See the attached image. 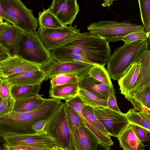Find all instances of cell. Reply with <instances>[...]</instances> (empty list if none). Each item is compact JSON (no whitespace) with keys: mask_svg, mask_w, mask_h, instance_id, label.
<instances>
[{"mask_svg":"<svg viewBox=\"0 0 150 150\" xmlns=\"http://www.w3.org/2000/svg\"><path fill=\"white\" fill-rule=\"evenodd\" d=\"M51 52L76 54L93 64L102 66L108 64L111 55L109 43L103 38L90 31L80 33L76 38Z\"/></svg>","mask_w":150,"mask_h":150,"instance_id":"cell-1","label":"cell"},{"mask_svg":"<svg viewBox=\"0 0 150 150\" xmlns=\"http://www.w3.org/2000/svg\"><path fill=\"white\" fill-rule=\"evenodd\" d=\"M52 113L50 106L46 101L30 111H12L0 116V134L6 135L35 133L32 126L39 121L48 120Z\"/></svg>","mask_w":150,"mask_h":150,"instance_id":"cell-2","label":"cell"},{"mask_svg":"<svg viewBox=\"0 0 150 150\" xmlns=\"http://www.w3.org/2000/svg\"><path fill=\"white\" fill-rule=\"evenodd\" d=\"M147 40L124 43L111 55L106 69L111 78L118 81L130 65L144 51L148 50Z\"/></svg>","mask_w":150,"mask_h":150,"instance_id":"cell-3","label":"cell"},{"mask_svg":"<svg viewBox=\"0 0 150 150\" xmlns=\"http://www.w3.org/2000/svg\"><path fill=\"white\" fill-rule=\"evenodd\" d=\"M44 130L59 150H75L73 137L66 119L65 103L61 102L48 119Z\"/></svg>","mask_w":150,"mask_h":150,"instance_id":"cell-4","label":"cell"},{"mask_svg":"<svg viewBox=\"0 0 150 150\" xmlns=\"http://www.w3.org/2000/svg\"><path fill=\"white\" fill-rule=\"evenodd\" d=\"M87 29L91 33L104 38L108 43L122 40L130 33L144 30L143 26L129 21L103 20L91 24Z\"/></svg>","mask_w":150,"mask_h":150,"instance_id":"cell-5","label":"cell"},{"mask_svg":"<svg viewBox=\"0 0 150 150\" xmlns=\"http://www.w3.org/2000/svg\"><path fill=\"white\" fill-rule=\"evenodd\" d=\"M18 55L39 66L48 63L52 57L43 45L36 30L24 31Z\"/></svg>","mask_w":150,"mask_h":150,"instance_id":"cell-6","label":"cell"},{"mask_svg":"<svg viewBox=\"0 0 150 150\" xmlns=\"http://www.w3.org/2000/svg\"><path fill=\"white\" fill-rule=\"evenodd\" d=\"M2 135L5 144L22 146L23 150H59L53 140L44 130L34 134Z\"/></svg>","mask_w":150,"mask_h":150,"instance_id":"cell-7","label":"cell"},{"mask_svg":"<svg viewBox=\"0 0 150 150\" xmlns=\"http://www.w3.org/2000/svg\"><path fill=\"white\" fill-rule=\"evenodd\" d=\"M4 10L13 20L15 26L23 31H36L38 19L33 10L27 8L21 0H0Z\"/></svg>","mask_w":150,"mask_h":150,"instance_id":"cell-8","label":"cell"},{"mask_svg":"<svg viewBox=\"0 0 150 150\" xmlns=\"http://www.w3.org/2000/svg\"><path fill=\"white\" fill-rule=\"evenodd\" d=\"M77 26H64L56 29L40 27L37 31L38 37L45 47L52 51L76 38L80 34Z\"/></svg>","mask_w":150,"mask_h":150,"instance_id":"cell-9","label":"cell"},{"mask_svg":"<svg viewBox=\"0 0 150 150\" xmlns=\"http://www.w3.org/2000/svg\"><path fill=\"white\" fill-rule=\"evenodd\" d=\"M93 109L97 119L111 136L117 137L129 123L125 114L113 110L107 106H96Z\"/></svg>","mask_w":150,"mask_h":150,"instance_id":"cell-10","label":"cell"},{"mask_svg":"<svg viewBox=\"0 0 150 150\" xmlns=\"http://www.w3.org/2000/svg\"><path fill=\"white\" fill-rule=\"evenodd\" d=\"M93 65L76 61L59 60L52 57L48 63L39 66L45 74L44 81L61 74H75L83 77L88 75Z\"/></svg>","mask_w":150,"mask_h":150,"instance_id":"cell-11","label":"cell"},{"mask_svg":"<svg viewBox=\"0 0 150 150\" xmlns=\"http://www.w3.org/2000/svg\"><path fill=\"white\" fill-rule=\"evenodd\" d=\"M48 9L64 26L71 25L79 11L77 0H53Z\"/></svg>","mask_w":150,"mask_h":150,"instance_id":"cell-12","label":"cell"},{"mask_svg":"<svg viewBox=\"0 0 150 150\" xmlns=\"http://www.w3.org/2000/svg\"><path fill=\"white\" fill-rule=\"evenodd\" d=\"M40 70L39 66L19 55L10 56L0 63V77L5 78L23 72Z\"/></svg>","mask_w":150,"mask_h":150,"instance_id":"cell-13","label":"cell"},{"mask_svg":"<svg viewBox=\"0 0 150 150\" xmlns=\"http://www.w3.org/2000/svg\"><path fill=\"white\" fill-rule=\"evenodd\" d=\"M73 137L75 150H96L101 146L97 138L86 126L76 129Z\"/></svg>","mask_w":150,"mask_h":150,"instance_id":"cell-14","label":"cell"},{"mask_svg":"<svg viewBox=\"0 0 150 150\" xmlns=\"http://www.w3.org/2000/svg\"><path fill=\"white\" fill-rule=\"evenodd\" d=\"M24 31L10 23L0 38V42L9 51L11 56L18 55Z\"/></svg>","mask_w":150,"mask_h":150,"instance_id":"cell-15","label":"cell"},{"mask_svg":"<svg viewBox=\"0 0 150 150\" xmlns=\"http://www.w3.org/2000/svg\"><path fill=\"white\" fill-rule=\"evenodd\" d=\"M141 55L130 65L118 81L120 93L124 96L127 95L136 87L141 66Z\"/></svg>","mask_w":150,"mask_h":150,"instance_id":"cell-16","label":"cell"},{"mask_svg":"<svg viewBox=\"0 0 150 150\" xmlns=\"http://www.w3.org/2000/svg\"><path fill=\"white\" fill-rule=\"evenodd\" d=\"M79 88L91 92L99 98L107 100L109 94L115 91L113 86L104 84L89 75L82 77L78 82Z\"/></svg>","mask_w":150,"mask_h":150,"instance_id":"cell-17","label":"cell"},{"mask_svg":"<svg viewBox=\"0 0 150 150\" xmlns=\"http://www.w3.org/2000/svg\"><path fill=\"white\" fill-rule=\"evenodd\" d=\"M45 74L41 70L22 72L5 78L11 86L34 85L42 83ZM5 78V77H4Z\"/></svg>","mask_w":150,"mask_h":150,"instance_id":"cell-18","label":"cell"},{"mask_svg":"<svg viewBox=\"0 0 150 150\" xmlns=\"http://www.w3.org/2000/svg\"><path fill=\"white\" fill-rule=\"evenodd\" d=\"M117 138L124 150H144L145 145L137 137L130 123Z\"/></svg>","mask_w":150,"mask_h":150,"instance_id":"cell-19","label":"cell"},{"mask_svg":"<svg viewBox=\"0 0 150 150\" xmlns=\"http://www.w3.org/2000/svg\"><path fill=\"white\" fill-rule=\"evenodd\" d=\"M125 97L133 105L136 111L150 114V82L141 91Z\"/></svg>","mask_w":150,"mask_h":150,"instance_id":"cell-20","label":"cell"},{"mask_svg":"<svg viewBox=\"0 0 150 150\" xmlns=\"http://www.w3.org/2000/svg\"><path fill=\"white\" fill-rule=\"evenodd\" d=\"M140 56L141 66L136 87L126 95H130L141 91L146 85L150 82V50H147L145 51Z\"/></svg>","mask_w":150,"mask_h":150,"instance_id":"cell-21","label":"cell"},{"mask_svg":"<svg viewBox=\"0 0 150 150\" xmlns=\"http://www.w3.org/2000/svg\"><path fill=\"white\" fill-rule=\"evenodd\" d=\"M79 89L78 83L51 86L49 91V97L66 101L78 95Z\"/></svg>","mask_w":150,"mask_h":150,"instance_id":"cell-22","label":"cell"},{"mask_svg":"<svg viewBox=\"0 0 150 150\" xmlns=\"http://www.w3.org/2000/svg\"><path fill=\"white\" fill-rule=\"evenodd\" d=\"M65 103L71 106L78 113L86 127L94 134L101 143H105L107 142L108 139V135L93 126L83 117L82 110L86 105L83 103L78 95L66 100Z\"/></svg>","mask_w":150,"mask_h":150,"instance_id":"cell-23","label":"cell"},{"mask_svg":"<svg viewBox=\"0 0 150 150\" xmlns=\"http://www.w3.org/2000/svg\"><path fill=\"white\" fill-rule=\"evenodd\" d=\"M43 95L38 94L34 96L15 100L13 111L17 112H25L32 111L41 104L45 99Z\"/></svg>","mask_w":150,"mask_h":150,"instance_id":"cell-24","label":"cell"},{"mask_svg":"<svg viewBox=\"0 0 150 150\" xmlns=\"http://www.w3.org/2000/svg\"><path fill=\"white\" fill-rule=\"evenodd\" d=\"M42 83L34 85L11 86L12 96L15 100L38 94Z\"/></svg>","mask_w":150,"mask_h":150,"instance_id":"cell-25","label":"cell"},{"mask_svg":"<svg viewBox=\"0 0 150 150\" xmlns=\"http://www.w3.org/2000/svg\"><path fill=\"white\" fill-rule=\"evenodd\" d=\"M125 114L129 123L150 131V114L144 112H137L134 108L130 109Z\"/></svg>","mask_w":150,"mask_h":150,"instance_id":"cell-26","label":"cell"},{"mask_svg":"<svg viewBox=\"0 0 150 150\" xmlns=\"http://www.w3.org/2000/svg\"><path fill=\"white\" fill-rule=\"evenodd\" d=\"M38 22L40 27L45 28L56 29L64 26L48 8L43 9L39 13Z\"/></svg>","mask_w":150,"mask_h":150,"instance_id":"cell-27","label":"cell"},{"mask_svg":"<svg viewBox=\"0 0 150 150\" xmlns=\"http://www.w3.org/2000/svg\"><path fill=\"white\" fill-rule=\"evenodd\" d=\"M65 108L67 122L73 137V134L76 129L86 126L74 109L65 102Z\"/></svg>","mask_w":150,"mask_h":150,"instance_id":"cell-28","label":"cell"},{"mask_svg":"<svg viewBox=\"0 0 150 150\" xmlns=\"http://www.w3.org/2000/svg\"><path fill=\"white\" fill-rule=\"evenodd\" d=\"M78 95L83 103L93 108L98 106H107V100L102 99L88 91L79 88Z\"/></svg>","mask_w":150,"mask_h":150,"instance_id":"cell-29","label":"cell"},{"mask_svg":"<svg viewBox=\"0 0 150 150\" xmlns=\"http://www.w3.org/2000/svg\"><path fill=\"white\" fill-rule=\"evenodd\" d=\"M88 75L95 79L106 85L113 86L110 75L104 66L94 64L90 69Z\"/></svg>","mask_w":150,"mask_h":150,"instance_id":"cell-30","label":"cell"},{"mask_svg":"<svg viewBox=\"0 0 150 150\" xmlns=\"http://www.w3.org/2000/svg\"><path fill=\"white\" fill-rule=\"evenodd\" d=\"M82 113L86 120L93 126L103 133L111 136L97 119L94 114L93 107L85 105L82 109Z\"/></svg>","mask_w":150,"mask_h":150,"instance_id":"cell-31","label":"cell"},{"mask_svg":"<svg viewBox=\"0 0 150 150\" xmlns=\"http://www.w3.org/2000/svg\"><path fill=\"white\" fill-rule=\"evenodd\" d=\"M142 22L147 34L150 33V0H138Z\"/></svg>","mask_w":150,"mask_h":150,"instance_id":"cell-32","label":"cell"},{"mask_svg":"<svg viewBox=\"0 0 150 150\" xmlns=\"http://www.w3.org/2000/svg\"><path fill=\"white\" fill-rule=\"evenodd\" d=\"M83 77L75 74H61L54 76L51 79V86H55L71 83H78Z\"/></svg>","mask_w":150,"mask_h":150,"instance_id":"cell-33","label":"cell"},{"mask_svg":"<svg viewBox=\"0 0 150 150\" xmlns=\"http://www.w3.org/2000/svg\"><path fill=\"white\" fill-rule=\"evenodd\" d=\"M148 39L149 42V35L144 30L128 34L123 37L122 40L124 43H129L137 40H146Z\"/></svg>","mask_w":150,"mask_h":150,"instance_id":"cell-34","label":"cell"},{"mask_svg":"<svg viewBox=\"0 0 150 150\" xmlns=\"http://www.w3.org/2000/svg\"><path fill=\"white\" fill-rule=\"evenodd\" d=\"M15 101L13 98L5 99L0 95V116L13 111Z\"/></svg>","mask_w":150,"mask_h":150,"instance_id":"cell-35","label":"cell"},{"mask_svg":"<svg viewBox=\"0 0 150 150\" xmlns=\"http://www.w3.org/2000/svg\"><path fill=\"white\" fill-rule=\"evenodd\" d=\"M11 86L5 78L0 77V95L4 98H13L11 93Z\"/></svg>","mask_w":150,"mask_h":150,"instance_id":"cell-36","label":"cell"},{"mask_svg":"<svg viewBox=\"0 0 150 150\" xmlns=\"http://www.w3.org/2000/svg\"><path fill=\"white\" fill-rule=\"evenodd\" d=\"M132 125L137 137L142 142H146L150 141V131L137 125L132 124Z\"/></svg>","mask_w":150,"mask_h":150,"instance_id":"cell-37","label":"cell"},{"mask_svg":"<svg viewBox=\"0 0 150 150\" xmlns=\"http://www.w3.org/2000/svg\"><path fill=\"white\" fill-rule=\"evenodd\" d=\"M107 105L108 107L111 110L120 112H121L117 105L115 91L109 94L107 100Z\"/></svg>","mask_w":150,"mask_h":150,"instance_id":"cell-38","label":"cell"},{"mask_svg":"<svg viewBox=\"0 0 150 150\" xmlns=\"http://www.w3.org/2000/svg\"><path fill=\"white\" fill-rule=\"evenodd\" d=\"M48 120H44L37 122L32 126V129L36 133L43 131Z\"/></svg>","mask_w":150,"mask_h":150,"instance_id":"cell-39","label":"cell"},{"mask_svg":"<svg viewBox=\"0 0 150 150\" xmlns=\"http://www.w3.org/2000/svg\"><path fill=\"white\" fill-rule=\"evenodd\" d=\"M10 56L8 50L0 42V63Z\"/></svg>","mask_w":150,"mask_h":150,"instance_id":"cell-40","label":"cell"},{"mask_svg":"<svg viewBox=\"0 0 150 150\" xmlns=\"http://www.w3.org/2000/svg\"><path fill=\"white\" fill-rule=\"evenodd\" d=\"M0 16L6 22L15 25L13 20L10 17L2 8L0 4Z\"/></svg>","mask_w":150,"mask_h":150,"instance_id":"cell-41","label":"cell"},{"mask_svg":"<svg viewBox=\"0 0 150 150\" xmlns=\"http://www.w3.org/2000/svg\"><path fill=\"white\" fill-rule=\"evenodd\" d=\"M10 23L4 22L3 23L0 24V38L2 35L6 28Z\"/></svg>","mask_w":150,"mask_h":150,"instance_id":"cell-42","label":"cell"},{"mask_svg":"<svg viewBox=\"0 0 150 150\" xmlns=\"http://www.w3.org/2000/svg\"><path fill=\"white\" fill-rule=\"evenodd\" d=\"M115 1L116 0H104V3L102 4V5L103 7L106 6L109 7L113 3L114 1Z\"/></svg>","mask_w":150,"mask_h":150,"instance_id":"cell-43","label":"cell"},{"mask_svg":"<svg viewBox=\"0 0 150 150\" xmlns=\"http://www.w3.org/2000/svg\"><path fill=\"white\" fill-rule=\"evenodd\" d=\"M3 20L2 18L0 16V24L3 23L4 22L3 21Z\"/></svg>","mask_w":150,"mask_h":150,"instance_id":"cell-44","label":"cell"},{"mask_svg":"<svg viewBox=\"0 0 150 150\" xmlns=\"http://www.w3.org/2000/svg\"><path fill=\"white\" fill-rule=\"evenodd\" d=\"M4 149V147L3 146L1 145L0 143V150Z\"/></svg>","mask_w":150,"mask_h":150,"instance_id":"cell-45","label":"cell"}]
</instances>
